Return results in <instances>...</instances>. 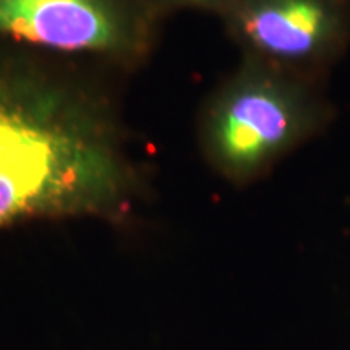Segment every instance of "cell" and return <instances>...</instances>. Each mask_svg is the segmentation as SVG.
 <instances>
[{
    "label": "cell",
    "instance_id": "cell-1",
    "mask_svg": "<svg viewBox=\"0 0 350 350\" xmlns=\"http://www.w3.org/2000/svg\"><path fill=\"white\" fill-rule=\"evenodd\" d=\"M138 198L107 100L47 65L0 54V232L29 221L124 222Z\"/></svg>",
    "mask_w": 350,
    "mask_h": 350
},
{
    "label": "cell",
    "instance_id": "cell-2",
    "mask_svg": "<svg viewBox=\"0 0 350 350\" xmlns=\"http://www.w3.org/2000/svg\"><path fill=\"white\" fill-rule=\"evenodd\" d=\"M326 116L310 78L248 59L204 111V156L227 180L247 183L313 137Z\"/></svg>",
    "mask_w": 350,
    "mask_h": 350
},
{
    "label": "cell",
    "instance_id": "cell-3",
    "mask_svg": "<svg viewBox=\"0 0 350 350\" xmlns=\"http://www.w3.org/2000/svg\"><path fill=\"white\" fill-rule=\"evenodd\" d=\"M0 39L109 60H138L151 41L144 0H0Z\"/></svg>",
    "mask_w": 350,
    "mask_h": 350
},
{
    "label": "cell",
    "instance_id": "cell-4",
    "mask_svg": "<svg viewBox=\"0 0 350 350\" xmlns=\"http://www.w3.org/2000/svg\"><path fill=\"white\" fill-rule=\"evenodd\" d=\"M227 12L248 59L294 75L310 78L345 47L344 13L332 0H234Z\"/></svg>",
    "mask_w": 350,
    "mask_h": 350
},
{
    "label": "cell",
    "instance_id": "cell-5",
    "mask_svg": "<svg viewBox=\"0 0 350 350\" xmlns=\"http://www.w3.org/2000/svg\"><path fill=\"white\" fill-rule=\"evenodd\" d=\"M163 2L172 3L177 7H216L224 3V0H163Z\"/></svg>",
    "mask_w": 350,
    "mask_h": 350
}]
</instances>
